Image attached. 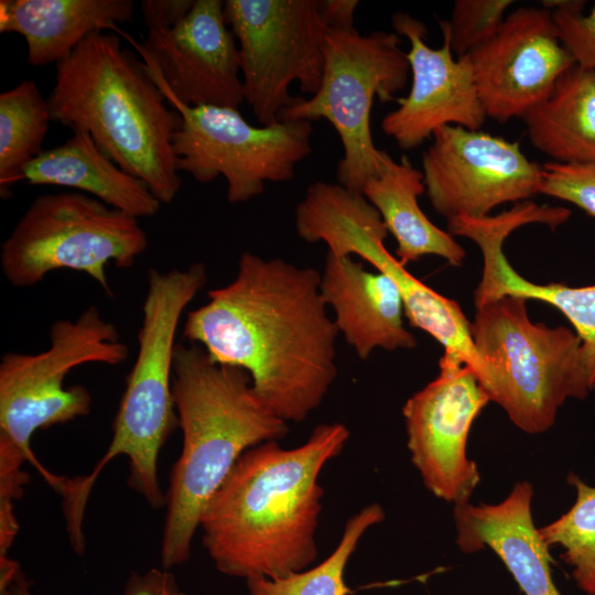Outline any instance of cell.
I'll list each match as a JSON object with an SVG mask.
<instances>
[{
  "label": "cell",
  "instance_id": "6da1fadb",
  "mask_svg": "<svg viewBox=\"0 0 595 595\" xmlns=\"http://www.w3.org/2000/svg\"><path fill=\"white\" fill-rule=\"evenodd\" d=\"M321 273L245 251L235 279L187 313L183 336L210 359L246 370L280 419L302 422L337 377L336 338Z\"/></svg>",
  "mask_w": 595,
  "mask_h": 595
},
{
  "label": "cell",
  "instance_id": "7a4b0ae2",
  "mask_svg": "<svg viewBox=\"0 0 595 595\" xmlns=\"http://www.w3.org/2000/svg\"><path fill=\"white\" fill-rule=\"evenodd\" d=\"M348 437L343 423H325L298 447L269 441L240 456L199 523L219 572L246 581L278 578L315 561L324 495L318 476Z\"/></svg>",
  "mask_w": 595,
  "mask_h": 595
},
{
  "label": "cell",
  "instance_id": "3957f363",
  "mask_svg": "<svg viewBox=\"0 0 595 595\" xmlns=\"http://www.w3.org/2000/svg\"><path fill=\"white\" fill-rule=\"evenodd\" d=\"M172 391L182 451L165 494L161 563H185L202 516L240 456L289 433L252 387L249 374L210 359L199 345L176 344Z\"/></svg>",
  "mask_w": 595,
  "mask_h": 595
},
{
  "label": "cell",
  "instance_id": "277c9868",
  "mask_svg": "<svg viewBox=\"0 0 595 595\" xmlns=\"http://www.w3.org/2000/svg\"><path fill=\"white\" fill-rule=\"evenodd\" d=\"M47 98L52 121L89 132L125 172L142 180L161 204H171L182 180L173 149L181 115L144 62L115 34L97 31L55 64Z\"/></svg>",
  "mask_w": 595,
  "mask_h": 595
},
{
  "label": "cell",
  "instance_id": "5b68a950",
  "mask_svg": "<svg viewBox=\"0 0 595 595\" xmlns=\"http://www.w3.org/2000/svg\"><path fill=\"white\" fill-rule=\"evenodd\" d=\"M50 345L36 354L6 353L0 360V508L12 509L28 484L31 463L50 486L61 476L35 457L31 440L37 430L87 415L91 396L82 385L65 386L71 371L86 364L116 366L128 357L113 323L90 305L75 318L55 321Z\"/></svg>",
  "mask_w": 595,
  "mask_h": 595
},
{
  "label": "cell",
  "instance_id": "8992f818",
  "mask_svg": "<svg viewBox=\"0 0 595 595\" xmlns=\"http://www.w3.org/2000/svg\"><path fill=\"white\" fill-rule=\"evenodd\" d=\"M138 332V353L112 424L110 444L86 476L68 479L67 495L78 508H86L99 473L117 456L129 461L128 485L147 504L165 506L158 478L161 447L177 423L172 379L175 336L185 307L204 288L206 268L194 262L185 269H150Z\"/></svg>",
  "mask_w": 595,
  "mask_h": 595
},
{
  "label": "cell",
  "instance_id": "52a82bcc",
  "mask_svg": "<svg viewBox=\"0 0 595 595\" xmlns=\"http://www.w3.org/2000/svg\"><path fill=\"white\" fill-rule=\"evenodd\" d=\"M527 301H474L470 331L482 364L479 385L516 426L536 434L553 425L567 399H584L591 388L575 332L532 322Z\"/></svg>",
  "mask_w": 595,
  "mask_h": 595
},
{
  "label": "cell",
  "instance_id": "ba28073f",
  "mask_svg": "<svg viewBox=\"0 0 595 595\" xmlns=\"http://www.w3.org/2000/svg\"><path fill=\"white\" fill-rule=\"evenodd\" d=\"M400 43L396 32L326 29L318 90L307 99L296 97L279 115V121L325 119L334 127L344 150L337 182L351 192L361 193L391 158L374 143L370 113L376 97L392 101L408 83L410 64Z\"/></svg>",
  "mask_w": 595,
  "mask_h": 595
},
{
  "label": "cell",
  "instance_id": "9c48e42d",
  "mask_svg": "<svg viewBox=\"0 0 595 595\" xmlns=\"http://www.w3.org/2000/svg\"><path fill=\"white\" fill-rule=\"evenodd\" d=\"M148 245L139 218L85 193L60 192L32 201L1 245L0 266L15 288L65 269L86 273L111 296L106 266L130 268Z\"/></svg>",
  "mask_w": 595,
  "mask_h": 595
},
{
  "label": "cell",
  "instance_id": "30bf717a",
  "mask_svg": "<svg viewBox=\"0 0 595 595\" xmlns=\"http://www.w3.org/2000/svg\"><path fill=\"white\" fill-rule=\"evenodd\" d=\"M295 229L306 242L323 241L328 252L357 256L398 286L409 324L432 336L444 351L459 355L476 377L482 364L470 323L458 303L439 294L412 275L385 246L388 229L361 193L338 183L316 181L295 207Z\"/></svg>",
  "mask_w": 595,
  "mask_h": 595
},
{
  "label": "cell",
  "instance_id": "8fae6325",
  "mask_svg": "<svg viewBox=\"0 0 595 595\" xmlns=\"http://www.w3.org/2000/svg\"><path fill=\"white\" fill-rule=\"evenodd\" d=\"M160 89L181 115L172 141L178 172L203 184L224 176L229 203L257 197L266 182L291 181L295 165L311 152L309 121L255 127L236 108L191 107Z\"/></svg>",
  "mask_w": 595,
  "mask_h": 595
},
{
  "label": "cell",
  "instance_id": "7c38bea8",
  "mask_svg": "<svg viewBox=\"0 0 595 595\" xmlns=\"http://www.w3.org/2000/svg\"><path fill=\"white\" fill-rule=\"evenodd\" d=\"M224 15L239 43L245 101L261 126L279 122L296 100L289 93L292 83L316 94L326 33L320 1L226 0Z\"/></svg>",
  "mask_w": 595,
  "mask_h": 595
},
{
  "label": "cell",
  "instance_id": "4fadbf2b",
  "mask_svg": "<svg viewBox=\"0 0 595 595\" xmlns=\"http://www.w3.org/2000/svg\"><path fill=\"white\" fill-rule=\"evenodd\" d=\"M421 162L429 202L446 220L485 217L499 205L539 194L542 165L518 142L479 130L440 128Z\"/></svg>",
  "mask_w": 595,
  "mask_h": 595
},
{
  "label": "cell",
  "instance_id": "5bb4252c",
  "mask_svg": "<svg viewBox=\"0 0 595 595\" xmlns=\"http://www.w3.org/2000/svg\"><path fill=\"white\" fill-rule=\"evenodd\" d=\"M489 401L463 358L444 351L436 377L404 403L411 461L435 497L461 505L477 487L480 476L467 456V440Z\"/></svg>",
  "mask_w": 595,
  "mask_h": 595
},
{
  "label": "cell",
  "instance_id": "9a60e30c",
  "mask_svg": "<svg viewBox=\"0 0 595 595\" xmlns=\"http://www.w3.org/2000/svg\"><path fill=\"white\" fill-rule=\"evenodd\" d=\"M468 56L485 113L498 122L523 119L575 65L551 11L536 7L508 13L497 33Z\"/></svg>",
  "mask_w": 595,
  "mask_h": 595
},
{
  "label": "cell",
  "instance_id": "2e32d148",
  "mask_svg": "<svg viewBox=\"0 0 595 595\" xmlns=\"http://www.w3.org/2000/svg\"><path fill=\"white\" fill-rule=\"evenodd\" d=\"M155 84L191 107L236 108L245 101L239 48L224 1L195 0L174 28L134 44Z\"/></svg>",
  "mask_w": 595,
  "mask_h": 595
},
{
  "label": "cell",
  "instance_id": "e0dca14e",
  "mask_svg": "<svg viewBox=\"0 0 595 595\" xmlns=\"http://www.w3.org/2000/svg\"><path fill=\"white\" fill-rule=\"evenodd\" d=\"M392 28L410 43L407 53L412 74L409 94L381 120L382 131L402 150H412L445 126L479 130L486 113L475 85L468 55L455 60L446 26L441 22L443 44L425 43L426 28L408 13L392 17Z\"/></svg>",
  "mask_w": 595,
  "mask_h": 595
},
{
  "label": "cell",
  "instance_id": "ac0fdd59",
  "mask_svg": "<svg viewBox=\"0 0 595 595\" xmlns=\"http://www.w3.org/2000/svg\"><path fill=\"white\" fill-rule=\"evenodd\" d=\"M562 221L560 207L524 201L497 215L448 219L447 231L452 236L470 239L480 249L483 272L474 301L504 295L538 300L558 309L567 318L581 342L592 391L595 389V284L569 286L564 283L531 282L512 268L504 252L505 240L516 229L529 224H543L555 229Z\"/></svg>",
  "mask_w": 595,
  "mask_h": 595
},
{
  "label": "cell",
  "instance_id": "d6986e66",
  "mask_svg": "<svg viewBox=\"0 0 595 595\" xmlns=\"http://www.w3.org/2000/svg\"><path fill=\"white\" fill-rule=\"evenodd\" d=\"M321 296L335 313V324L360 359L381 348L412 349L414 335L404 326V304L397 284L371 272L351 256L327 252L320 281Z\"/></svg>",
  "mask_w": 595,
  "mask_h": 595
},
{
  "label": "cell",
  "instance_id": "ffe728a7",
  "mask_svg": "<svg viewBox=\"0 0 595 595\" xmlns=\"http://www.w3.org/2000/svg\"><path fill=\"white\" fill-rule=\"evenodd\" d=\"M533 489L517 483L500 502L455 505L456 543L465 553L491 549L524 595H561L551 575L549 547L533 524Z\"/></svg>",
  "mask_w": 595,
  "mask_h": 595
},
{
  "label": "cell",
  "instance_id": "44dd1931",
  "mask_svg": "<svg viewBox=\"0 0 595 595\" xmlns=\"http://www.w3.org/2000/svg\"><path fill=\"white\" fill-rule=\"evenodd\" d=\"M131 0H1L0 32L25 40L34 67L57 63L88 35L130 22Z\"/></svg>",
  "mask_w": 595,
  "mask_h": 595
},
{
  "label": "cell",
  "instance_id": "7402d4cb",
  "mask_svg": "<svg viewBox=\"0 0 595 595\" xmlns=\"http://www.w3.org/2000/svg\"><path fill=\"white\" fill-rule=\"evenodd\" d=\"M72 131L65 142L44 150L26 165L24 181L73 188L137 218L152 217L160 210L162 204L142 180L119 167L88 131Z\"/></svg>",
  "mask_w": 595,
  "mask_h": 595
},
{
  "label": "cell",
  "instance_id": "603a6c76",
  "mask_svg": "<svg viewBox=\"0 0 595 595\" xmlns=\"http://www.w3.org/2000/svg\"><path fill=\"white\" fill-rule=\"evenodd\" d=\"M425 192L423 174L407 156L388 160L369 180L361 194L377 209L396 241V258L404 267L424 256H437L458 267L466 252L448 231L434 225L421 209L418 197Z\"/></svg>",
  "mask_w": 595,
  "mask_h": 595
},
{
  "label": "cell",
  "instance_id": "cb8c5ba5",
  "mask_svg": "<svg viewBox=\"0 0 595 595\" xmlns=\"http://www.w3.org/2000/svg\"><path fill=\"white\" fill-rule=\"evenodd\" d=\"M523 121L532 145L554 162L595 164V71L573 65Z\"/></svg>",
  "mask_w": 595,
  "mask_h": 595
},
{
  "label": "cell",
  "instance_id": "d4e9b609",
  "mask_svg": "<svg viewBox=\"0 0 595 595\" xmlns=\"http://www.w3.org/2000/svg\"><path fill=\"white\" fill-rule=\"evenodd\" d=\"M47 99L35 82L22 80L0 95V188L2 197L23 180L26 165L39 156L50 122Z\"/></svg>",
  "mask_w": 595,
  "mask_h": 595
},
{
  "label": "cell",
  "instance_id": "484cf974",
  "mask_svg": "<svg viewBox=\"0 0 595 595\" xmlns=\"http://www.w3.org/2000/svg\"><path fill=\"white\" fill-rule=\"evenodd\" d=\"M385 519L379 504H370L354 516L345 527L334 551L320 564L278 578L247 580L250 595H348L344 574L347 562L365 532Z\"/></svg>",
  "mask_w": 595,
  "mask_h": 595
},
{
  "label": "cell",
  "instance_id": "4316f807",
  "mask_svg": "<svg viewBox=\"0 0 595 595\" xmlns=\"http://www.w3.org/2000/svg\"><path fill=\"white\" fill-rule=\"evenodd\" d=\"M569 483L575 487L574 504L556 520L539 528V533L549 548L564 550L562 558L572 567L580 589L595 595V486L574 474Z\"/></svg>",
  "mask_w": 595,
  "mask_h": 595
},
{
  "label": "cell",
  "instance_id": "83f0119b",
  "mask_svg": "<svg viewBox=\"0 0 595 595\" xmlns=\"http://www.w3.org/2000/svg\"><path fill=\"white\" fill-rule=\"evenodd\" d=\"M511 0H456L451 19L442 21L457 58L490 40L501 26Z\"/></svg>",
  "mask_w": 595,
  "mask_h": 595
},
{
  "label": "cell",
  "instance_id": "f1b7e54d",
  "mask_svg": "<svg viewBox=\"0 0 595 595\" xmlns=\"http://www.w3.org/2000/svg\"><path fill=\"white\" fill-rule=\"evenodd\" d=\"M551 11L556 34L575 64L595 71V3L585 14L583 1H543Z\"/></svg>",
  "mask_w": 595,
  "mask_h": 595
},
{
  "label": "cell",
  "instance_id": "f546056e",
  "mask_svg": "<svg viewBox=\"0 0 595 595\" xmlns=\"http://www.w3.org/2000/svg\"><path fill=\"white\" fill-rule=\"evenodd\" d=\"M539 194L571 203L595 217V164L544 163Z\"/></svg>",
  "mask_w": 595,
  "mask_h": 595
},
{
  "label": "cell",
  "instance_id": "4dcf8cb0",
  "mask_svg": "<svg viewBox=\"0 0 595 595\" xmlns=\"http://www.w3.org/2000/svg\"><path fill=\"white\" fill-rule=\"evenodd\" d=\"M0 595H34L31 583L22 572ZM125 595H183L175 577L169 570L150 569L138 574L132 573L126 584Z\"/></svg>",
  "mask_w": 595,
  "mask_h": 595
},
{
  "label": "cell",
  "instance_id": "1f68e13d",
  "mask_svg": "<svg viewBox=\"0 0 595 595\" xmlns=\"http://www.w3.org/2000/svg\"><path fill=\"white\" fill-rule=\"evenodd\" d=\"M195 0H142L141 12L149 31L174 28L191 11Z\"/></svg>",
  "mask_w": 595,
  "mask_h": 595
},
{
  "label": "cell",
  "instance_id": "d6a6232c",
  "mask_svg": "<svg viewBox=\"0 0 595 595\" xmlns=\"http://www.w3.org/2000/svg\"><path fill=\"white\" fill-rule=\"evenodd\" d=\"M357 0H323L320 10L326 29H353Z\"/></svg>",
  "mask_w": 595,
  "mask_h": 595
}]
</instances>
